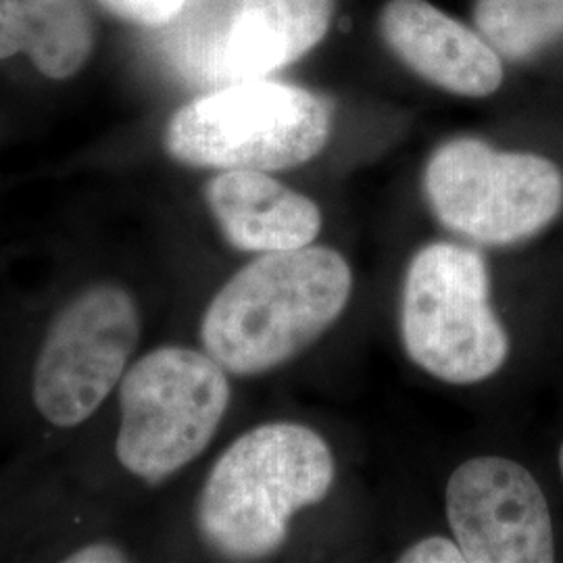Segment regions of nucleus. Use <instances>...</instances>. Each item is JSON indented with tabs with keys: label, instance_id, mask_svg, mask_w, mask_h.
<instances>
[{
	"label": "nucleus",
	"instance_id": "nucleus-9",
	"mask_svg": "<svg viewBox=\"0 0 563 563\" xmlns=\"http://www.w3.org/2000/svg\"><path fill=\"white\" fill-rule=\"evenodd\" d=\"M336 0H234L184 69L202 81L262 80L305 57L330 30Z\"/></svg>",
	"mask_w": 563,
	"mask_h": 563
},
{
	"label": "nucleus",
	"instance_id": "nucleus-10",
	"mask_svg": "<svg viewBox=\"0 0 563 563\" xmlns=\"http://www.w3.org/2000/svg\"><path fill=\"white\" fill-rule=\"evenodd\" d=\"M380 25L395 55L446 92L483 99L504 81V63L493 46L428 0H390Z\"/></svg>",
	"mask_w": 563,
	"mask_h": 563
},
{
	"label": "nucleus",
	"instance_id": "nucleus-1",
	"mask_svg": "<svg viewBox=\"0 0 563 563\" xmlns=\"http://www.w3.org/2000/svg\"><path fill=\"white\" fill-rule=\"evenodd\" d=\"M353 274L325 246L263 253L223 286L201 323L207 355L251 376L278 367L341 318Z\"/></svg>",
	"mask_w": 563,
	"mask_h": 563
},
{
	"label": "nucleus",
	"instance_id": "nucleus-3",
	"mask_svg": "<svg viewBox=\"0 0 563 563\" xmlns=\"http://www.w3.org/2000/svg\"><path fill=\"white\" fill-rule=\"evenodd\" d=\"M328 104L280 81L225 84L184 104L165 128L169 157L192 167L278 172L311 162L330 139Z\"/></svg>",
	"mask_w": 563,
	"mask_h": 563
},
{
	"label": "nucleus",
	"instance_id": "nucleus-6",
	"mask_svg": "<svg viewBox=\"0 0 563 563\" xmlns=\"http://www.w3.org/2000/svg\"><path fill=\"white\" fill-rule=\"evenodd\" d=\"M423 192L446 230L507 246L539 234L563 207L560 167L541 155L504 153L476 139L439 146L423 172Z\"/></svg>",
	"mask_w": 563,
	"mask_h": 563
},
{
	"label": "nucleus",
	"instance_id": "nucleus-16",
	"mask_svg": "<svg viewBox=\"0 0 563 563\" xmlns=\"http://www.w3.org/2000/svg\"><path fill=\"white\" fill-rule=\"evenodd\" d=\"M69 563H104V562H128L118 547L107 543H95L84 547L76 551L71 558H67Z\"/></svg>",
	"mask_w": 563,
	"mask_h": 563
},
{
	"label": "nucleus",
	"instance_id": "nucleus-7",
	"mask_svg": "<svg viewBox=\"0 0 563 563\" xmlns=\"http://www.w3.org/2000/svg\"><path fill=\"white\" fill-rule=\"evenodd\" d=\"M141 339L134 299L111 284L69 302L42 342L32 395L44 420L59 428L86 422L115 388Z\"/></svg>",
	"mask_w": 563,
	"mask_h": 563
},
{
	"label": "nucleus",
	"instance_id": "nucleus-4",
	"mask_svg": "<svg viewBox=\"0 0 563 563\" xmlns=\"http://www.w3.org/2000/svg\"><path fill=\"white\" fill-rule=\"evenodd\" d=\"M401 339L409 360L443 383H483L499 372L509 339L490 307L478 251L434 242L413 255L402 284Z\"/></svg>",
	"mask_w": 563,
	"mask_h": 563
},
{
	"label": "nucleus",
	"instance_id": "nucleus-13",
	"mask_svg": "<svg viewBox=\"0 0 563 563\" xmlns=\"http://www.w3.org/2000/svg\"><path fill=\"white\" fill-rule=\"evenodd\" d=\"M474 21L499 57L530 59L562 41L563 0H476Z\"/></svg>",
	"mask_w": 563,
	"mask_h": 563
},
{
	"label": "nucleus",
	"instance_id": "nucleus-12",
	"mask_svg": "<svg viewBox=\"0 0 563 563\" xmlns=\"http://www.w3.org/2000/svg\"><path fill=\"white\" fill-rule=\"evenodd\" d=\"M95 48L84 0H0V59L25 53L42 76L67 80Z\"/></svg>",
	"mask_w": 563,
	"mask_h": 563
},
{
	"label": "nucleus",
	"instance_id": "nucleus-2",
	"mask_svg": "<svg viewBox=\"0 0 563 563\" xmlns=\"http://www.w3.org/2000/svg\"><path fill=\"white\" fill-rule=\"evenodd\" d=\"M334 481L330 446L301 423H265L225 449L199 499L205 541L236 560L274 553L290 518Z\"/></svg>",
	"mask_w": 563,
	"mask_h": 563
},
{
	"label": "nucleus",
	"instance_id": "nucleus-14",
	"mask_svg": "<svg viewBox=\"0 0 563 563\" xmlns=\"http://www.w3.org/2000/svg\"><path fill=\"white\" fill-rule=\"evenodd\" d=\"M102 7L123 21L136 25H165L180 15L186 0H99Z\"/></svg>",
	"mask_w": 563,
	"mask_h": 563
},
{
	"label": "nucleus",
	"instance_id": "nucleus-17",
	"mask_svg": "<svg viewBox=\"0 0 563 563\" xmlns=\"http://www.w3.org/2000/svg\"><path fill=\"white\" fill-rule=\"evenodd\" d=\"M560 467H562V476H563V446H562V451H560Z\"/></svg>",
	"mask_w": 563,
	"mask_h": 563
},
{
	"label": "nucleus",
	"instance_id": "nucleus-11",
	"mask_svg": "<svg viewBox=\"0 0 563 563\" xmlns=\"http://www.w3.org/2000/svg\"><path fill=\"white\" fill-rule=\"evenodd\" d=\"M205 199L225 241L246 253L305 249L322 230L318 205L267 172L225 169L207 181Z\"/></svg>",
	"mask_w": 563,
	"mask_h": 563
},
{
	"label": "nucleus",
	"instance_id": "nucleus-5",
	"mask_svg": "<svg viewBox=\"0 0 563 563\" xmlns=\"http://www.w3.org/2000/svg\"><path fill=\"white\" fill-rule=\"evenodd\" d=\"M115 453L146 483H162L211 443L230 402V384L211 355L163 346L125 374Z\"/></svg>",
	"mask_w": 563,
	"mask_h": 563
},
{
	"label": "nucleus",
	"instance_id": "nucleus-8",
	"mask_svg": "<svg viewBox=\"0 0 563 563\" xmlns=\"http://www.w3.org/2000/svg\"><path fill=\"white\" fill-rule=\"evenodd\" d=\"M446 518L465 562L555 560L543 488L520 463L497 455L462 463L446 486Z\"/></svg>",
	"mask_w": 563,
	"mask_h": 563
},
{
	"label": "nucleus",
	"instance_id": "nucleus-15",
	"mask_svg": "<svg viewBox=\"0 0 563 563\" xmlns=\"http://www.w3.org/2000/svg\"><path fill=\"white\" fill-rule=\"evenodd\" d=\"M399 562L405 563H463L462 549L457 541L444 537H430L420 543L411 544L402 551Z\"/></svg>",
	"mask_w": 563,
	"mask_h": 563
}]
</instances>
